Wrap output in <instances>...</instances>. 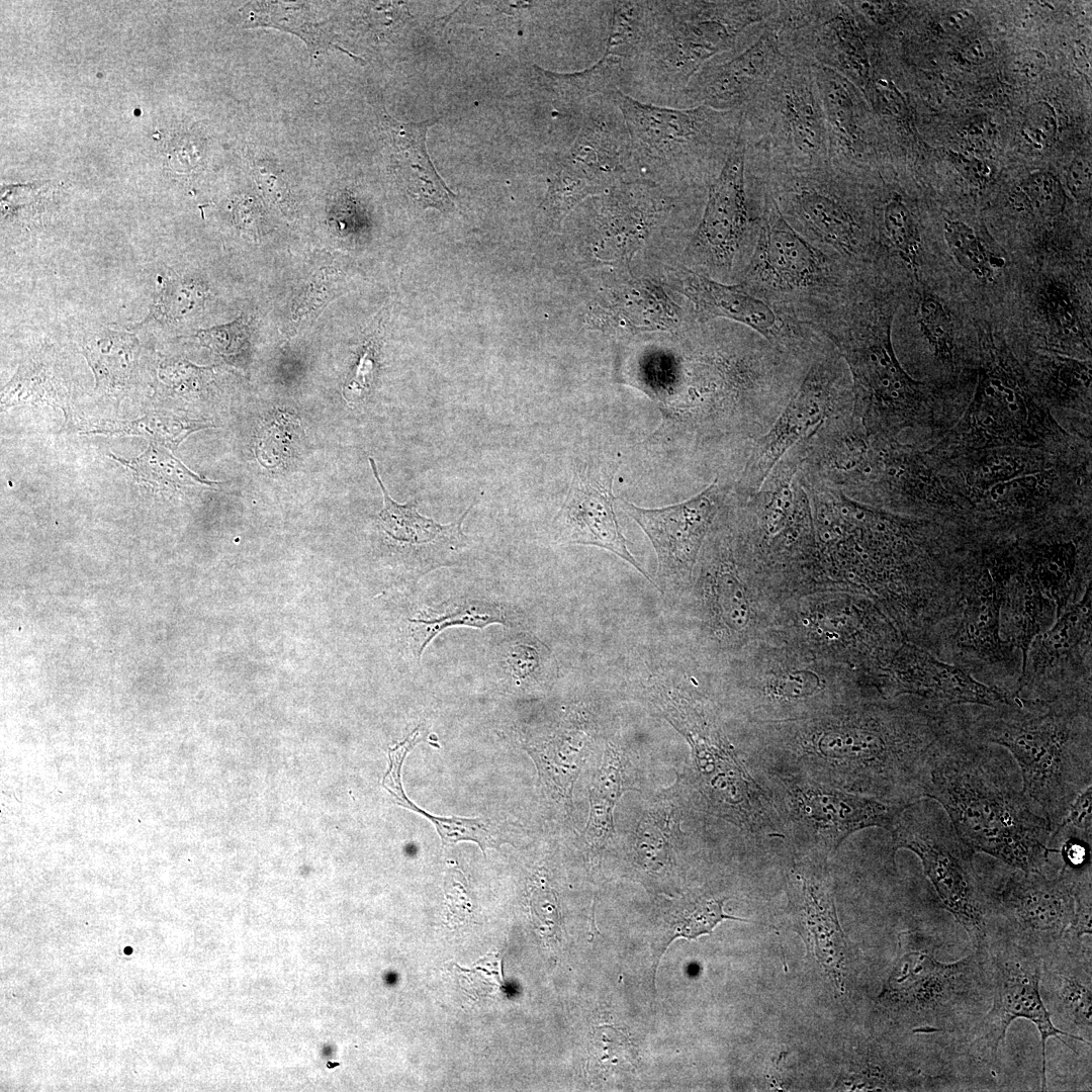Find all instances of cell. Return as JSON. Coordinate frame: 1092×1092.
Instances as JSON below:
<instances>
[{
    "mask_svg": "<svg viewBox=\"0 0 1092 1092\" xmlns=\"http://www.w3.org/2000/svg\"><path fill=\"white\" fill-rule=\"evenodd\" d=\"M852 405V388L838 357L825 356L810 364L772 426L756 441L744 466L740 495L747 497L758 490L788 450Z\"/></svg>",
    "mask_w": 1092,
    "mask_h": 1092,
    "instance_id": "13",
    "label": "cell"
},
{
    "mask_svg": "<svg viewBox=\"0 0 1092 1092\" xmlns=\"http://www.w3.org/2000/svg\"><path fill=\"white\" fill-rule=\"evenodd\" d=\"M621 768L619 755L610 749L608 753L606 752L603 763L593 780L587 824L588 838L592 843H603L613 829V810L623 792Z\"/></svg>",
    "mask_w": 1092,
    "mask_h": 1092,
    "instance_id": "38",
    "label": "cell"
},
{
    "mask_svg": "<svg viewBox=\"0 0 1092 1092\" xmlns=\"http://www.w3.org/2000/svg\"><path fill=\"white\" fill-rule=\"evenodd\" d=\"M504 608L484 600L462 599L443 604L438 610L427 609L408 619L407 637L413 655L421 660L427 645L444 629L468 626L482 629L488 625L506 624Z\"/></svg>",
    "mask_w": 1092,
    "mask_h": 1092,
    "instance_id": "30",
    "label": "cell"
},
{
    "mask_svg": "<svg viewBox=\"0 0 1092 1092\" xmlns=\"http://www.w3.org/2000/svg\"><path fill=\"white\" fill-rule=\"evenodd\" d=\"M989 972L992 1000L987 1012L972 1030L969 1054L982 1056L991 1064L1005 1041L1014 1020L1026 1019L1037 1028L1041 1041V1090H1046L1045 1046L1056 1037L1070 1048L1063 1035L1078 1040L1058 1028L1041 999L1039 982L1042 958L1004 938L991 939L985 954Z\"/></svg>",
    "mask_w": 1092,
    "mask_h": 1092,
    "instance_id": "10",
    "label": "cell"
},
{
    "mask_svg": "<svg viewBox=\"0 0 1092 1092\" xmlns=\"http://www.w3.org/2000/svg\"><path fill=\"white\" fill-rule=\"evenodd\" d=\"M723 491L715 479L691 498L668 507L646 509L624 502L625 511L645 532L657 556V575L667 586L686 577L703 538L717 515Z\"/></svg>",
    "mask_w": 1092,
    "mask_h": 1092,
    "instance_id": "16",
    "label": "cell"
},
{
    "mask_svg": "<svg viewBox=\"0 0 1092 1092\" xmlns=\"http://www.w3.org/2000/svg\"><path fill=\"white\" fill-rule=\"evenodd\" d=\"M761 92L770 108L771 136L787 158H829L831 142L812 69L784 60Z\"/></svg>",
    "mask_w": 1092,
    "mask_h": 1092,
    "instance_id": "15",
    "label": "cell"
},
{
    "mask_svg": "<svg viewBox=\"0 0 1092 1092\" xmlns=\"http://www.w3.org/2000/svg\"><path fill=\"white\" fill-rule=\"evenodd\" d=\"M769 2L651 1L629 82L663 96L681 93L706 62L729 50Z\"/></svg>",
    "mask_w": 1092,
    "mask_h": 1092,
    "instance_id": "5",
    "label": "cell"
},
{
    "mask_svg": "<svg viewBox=\"0 0 1092 1092\" xmlns=\"http://www.w3.org/2000/svg\"><path fill=\"white\" fill-rule=\"evenodd\" d=\"M1081 483H1082V479H1081V478H1078V479H1077V484H1078V485H1081Z\"/></svg>",
    "mask_w": 1092,
    "mask_h": 1092,
    "instance_id": "59",
    "label": "cell"
},
{
    "mask_svg": "<svg viewBox=\"0 0 1092 1092\" xmlns=\"http://www.w3.org/2000/svg\"><path fill=\"white\" fill-rule=\"evenodd\" d=\"M299 420L290 413L280 412L271 416L258 431L255 455L262 466L272 469L287 463L300 440Z\"/></svg>",
    "mask_w": 1092,
    "mask_h": 1092,
    "instance_id": "40",
    "label": "cell"
},
{
    "mask_svg": "<svg viewBox=\"0 0 1092 1092\" xmlns=\"http://www.w3.org/2000/svg\"><path fill=\"white\" fill-rule=\"evenodd\" d=\"M1007 406L1011 412H1016L1018 410V405L1016 402L1007 403Z\"/></svg>",
    "mask_w": 1092,
    "mask_h": 1092,
    "instance_id": "56",
    "label": "cell"
},
{
    "mask_svg": "<svg viewBox=\"0 0 1092 1092\" xmlns=\"http://www.w3.org/2000/svg\"><path fill=\"white\" fill-rule=\"evenodd\" d=\"M369 462L383 495L379 526L400 555L408 578L419 580L430 571L455 564L467 546L462 524L471 507L449 524L424 517L418 513L417 503H395L387 493L374 460L369 458Z\"/></svg>",
    "mask_w": 1092,
    "mask_h": 1092,
    "instance_id": "18",
    "label": "cell"
},
{
    "mask_svg": "<svg viewBox=\"0 0 1092 1092\" xmlns=\"http://www.w3.org/2000/svg\"><path fill=\"white\" fill-rule=\"evenodd\" d=\"M944 238L958 263L979 279L993 282L994 270L1005 265V259L991 251L977 232L963 221L945 220Z\"/></svg>",
    "mask_w": 1092,
    "mask_h": 1092,
    "instance_id": "39",
    "label": "cell"
},
{
    "mask_svg": "<svg viewBox=\"0 0 1092 1092\" xmlns=\"http://www.w3.org/2000/svg\"><path fill=\"white\" fill-rule=\"evenodd\" d=\"M890 977L879 996L892 1013L911 1023V1033L962 1035L972 1030L991 1005L985 956L973 951L951 963L936 960L934 943L906 932Z\"/></svg>",
    "mask_w": 1092,
    "mask_h": 1092,
    "instance_id": "4",
    "label": "cell"
},
{
    "mask_svg": "<svg viewBox=\"0 0 1092 1092\" xmlns=\"http://www.w3.org/2000/svg\"><path fill=\"white\" fill-rule=\"evenodd\" d=\"M982 471H983L984 473H990V472H991V469H990V468H989L988 466H983V468H982Z\"/></svg>",
    "mask_w": 1092,
    "mask_h": 1092,
    "instance_id": "57",
    "label": "cell"
},
{
    "mask_svg": "<svg viewBox=\"0 0 1092 1092\" xmlns=\"http://www.w3.org/2000/svg\"><path fill=\"white\" fill-rule=\"evenodd\" d=\"M1002 585L986 571L967 596L958 629V641L979 652L998 653L1004 641L1000 636Z\"/></svg>",
    "mask_w": 1092,
    "mask_h": 1092,
    "instance_id": "32",
    "label": "cell"
},
{
    "mask_svg": "<svg viewBox=\"0 0 1092 1092\" xmlns=\"http://www.w3.org/2000/svg\"><path fill=\"white\" fill-rule=\"evenodd\" d=\"M615 462L599 467L585 464L572 478L567 495L553 523L556 540L564 544L592 545L611 551L647 578L648 572L631 554L614 512Z\"/></svg>",
    "mask_w": 1092,
    "mask_h": 1092,
    "instance_id": "17",
    "label": "cell"
},
{
    "mask_svg": "<svg viewBox=\"0 0 1092 1092\" xmlns=\"http://www.w3.org/2000/svg\"><path fill=\"white\" fill-rule=\"evenodd\" d=\"M795 205L803 219L828 243L847 253L854 251L858 226L837 198L815 188H803L795 195Z\"/></svg>",
    "mask_w": 1092,
    "mask_h": 1092,
    "instance_id": "35",
    "label": "cell"
},
{
    "mask_svg": "<svg viewBox=\"0 0 1092 1092\" xmlns=\"http://www.w3.org/2000/svg\"><path fill=\"white\" fill-rule=\"evenodd\" d=\"M613 90L590 100L579 118L573 144L550 163L549 187L542 208L553 223H560L585 197L640 177Z\"/></svg>",
    "mask_w": 1092,
    "mask_h": 1092,
    "instance_id": "8",
    "label": "cell"
},
{
    "mask_svg": "<svg viewBox=\"0 0 1092 1092\" xmlns=\"http://www.w3.org/2000/svg\"><path fill=\"white\" fill-rule=\"evenodd\" d=\"M1039 304V310L1057 336L1073 340L1083 339L1080 305L1066 284L1059 281L1046 283L1040 292Z\"/></svg>",
    "mask_w": 1092,
    "mask_h": 1092,
    "instance_id": "43",
    "label": "cell"
},
{
    "mask_svg": "<svg viewBox=\"0 0 1092 1092\" xmlns=\"http://www.w3.org/2000/svg\"><path fill=\"white\" fill-rule=\"evenodd\" d=\"M983 424H984L985 426H990V425H992V424H993V418H992V417H990V416L986 417V418H985V419L983 420Z\"/></svg>",
    "mask_w": 1092,
    "mask_h": 1092,
    "instance_id": "55",
    "label": "cell"
},
{
    "mask_svg": "<svg viewBox=\"0 0 1092 1092\" xmlns=\"http://www.w3.org/2000/svg\"><path fill=\"white\" fill-rule=\"evenodd\" d=\"M1092 592L1089 583L1082 600L1066 609L1057 622L1031 642L1021 669L1016 693L1033 696L1025 700L1081 701L1070 690L1068 672L1076 670L1090 654Z\"/></svg>",
    "mask_w": 1092,
    "mask_h": 1092,
    "instance_id": "14",
    "label": "cell"
},
{
    "mask_svg": "<svg viewBox=\"0 0 1092 1092\" xmlns=\"http://www.w3.org/2000/svg\"><path fill=\"white\" fill-rule=\"evenodd\" d=\"M1015 196L1020 198L1014 200L1015 204L1044 216L1062 212L1066 202L1059 178L1048 171H1036L1028 175L1019 186V194Z\"/></svg>",
    "mask_w": 1092,
    "mask_h": 1092,
    "instance_id": "45",
    "label": "cell"
},
{
    "mask_svg": "<svg viewBox=\"0 0 1092 1092\" xmlns=\"http://www.w3.org/2000/svg\"><path fill=\"white\" fill-rule=\"evenodd\" d=\"M1089 869L1063 864L1052 879L1014 870L1003 886L988 893L991 939L1004 938L1042 959L1050 954L1073 921L1077 885Z\"/></svg>",
    "mask_w": 1092,
    "mask_h": 1092,
    "instance_id": "11",
    "label": "cell"
},
{
    "mask_svg": "<svg viewBox=\"0 0 1092 1092\" xmlns=\"http://www.w3.org/2000/svg\"><path fill=\"white\" fill-rule=\"evenodd\" d=\"M974 22V17L966 10H956L949 12L944 20V26L952 32H962L967 30Z\"/></svg>",
    "mask_w": 1092,
    "mask_h": 1092,
    "instance_id": "53",
    "label": "cell"
},
{
    "mask_svg": "<svg viewBox=\"0 0 1092 1092\" xmlns=\"http://www.w3.org/2000/svg\"><path fill=\"white\" fill-rule=\"evenodd\" d=\"M1045 58L1040 52L1027 51L1013 60L1011 70L1016 76L1032 80L1041 74L1045 68Z\"/></svg>",
    "mask_w": 1092,
    "mask_h": 1092,
    "instance_id": "52",
    "label": "cell"
},
{
    "mask_svg": "<svg viewBox=\"0 0 1092 1092\" xmlns=\"http://www.w3.org/2000/svg\"><path fill=\"white\" fill-rule=\"evenodd\" d=\"M791 904L804 928L806 943L818 961L840 982L844 935L839 927L833 894L826 879L795 869Z\"/></svg>",
    "mask_w": 1092,
    "mask_h": 1092,
    "instance_id": "24",
    "label": "cell"
},
{
    "mask_svg": "<svg viewBox=\"0 0 1092 1092\" xmlns=\"http://www.w3.org/2000/svg\"><path fill=\"white\" fill-rule=\"evenodd\" d=\"M639 175L651 182L705 165L723 167L741 133V110L668 108L614 89Z\"/></svg>",
    "mask_w": 1092,
    "mask_h": 1092,
    "instance_id": "6",
    "label": "cell"
},
{
    "mask_svg": "<svg viewBox=\"0 0 1092 1092\" xmlns=\"http://www.w3.org/2000/svg\"><path fill=\"white\" fill-rule=\"evenodd\" d=\"M906 690L943 706L976 704L997 708L1011 698L975 679L966 669L942 662L925 652L914 653Z\"/></svg>",
    "mask_w": 1092,
    "mask_h": 1092,
    "instance_id": "26",
    "label": "cell"
},
{
    "mask_svg": "<svg viewBox=\"0 0 1092 1092\" xmlns=\"http://www.w3.org/2000/svg\"><path fill=\"white\" fill-rule=\"evenodd\" d=\"M812 72L827 123L831 149L840 150L844 156L857 154L862 145V135L857 118L854 84L820 64H814Z\"/></svg>",
    "mask_w": 1092,
    "mask_h": 1092,
    "instance_id": "29",
    "label": "cell"
},
{
    "mask_svg": "<svg viewBox=\"0 0 1092 1092\" xmlns=\"http://www.w3.org/2000/svg\"><path fill=\"white\" fill-rule=\"evenodd\" d=\"M967 57L971 60H982L985 56L986 50L983 42H971L966 49Z\"/></svg>",
    "mask_w": 1092,
    "mask_h": 1092,
    "instance_id": "54",
    "label": "cell"
},
{
    "mask_svg": "<svg viewBox=\"0 0 1092 1092\" xmlns=\"http://www.w3.org/2000/svg\"><path fill=\"white\" fill-rule=\"evenodd\" d=\"M212 427L207 423L155 412L132 421L101 420L84 427L85 434L136 435L176 449L191 433Z\"/></svg>",
    "mask_w": 1092,
    "mask_h": 1092,
    "instance_id": "36",
    "label": "cell"
},
{
    "mask_svg": "<svg viewBox=\"0 0 1092 1092\" xmlns=\"http://www.w3.org/2000/svg\"><path fill=\"white\" fill-rule=\"evenodd\" d=\"M109 456L126 467L138 482L158 491L184 493L217 484L195 474L170 452L153 442L134 458L123 459L112 454Z\"/></svg>",
    "mask_w": 1092,
    "mask_h": 1092,
    "instance_id": "34",
    "label": "cell"
},
{
    "mask_svg": "<svg viewBox=\"0 0 1092 1092\" xmlns=\"http://www.w3.org/2000/svg\"><path fill=\"white\" fill-rule=\"evenodd\" d=\"M892 313L835 336L852 377V414L866 430L889 431L912 414L916 383L899 365L891 342Z\"/></svg>",
    "mask_w": 1092,
    "mask_h": 1092,
    "instance_id": "12",
    "label": "cell"
},
{
    "mask_svg": "<svg viewBox=\"0 0 1092 1092\" xmlns=\"http://www.w3.org/2000/svg\"><path fill=\"white\" fill-rule=\"evenodd\" d=\"M1056 608L1030 576H1017L1001 589L1000 636L1021 650L1022 666L1032 640L1048 625Z\"/></svg>",
    "mask_w": 1092,
    "mask_h": 1092,
    "instance_id": "28",
    "label": "cell"
},
{
    "mask_svg": "<svg viewBox=\"0 0 1092 1092\" xmlns=\"http://www.w3.org/2000/svg\"><path fill=\"white\" fill-rule=\"evenodd\" d=\"M992 497H993V499H995V500H996V499L998 498V494H997V493H993V494H992Z\"/></svg>",
    "mask_w": 1092,
    "mask_h": 1092,
    "instance_id": "58",
    "label": "cell"
},
{
    "mask_svg": "<svg viewBox=\"0 0 1092 1092\" xmlns=\"http://www.w3.org/2000/svg\"><path fill=\"white\" fill-rule=\"evenodd\" d=\"M726 898H700L685 905L671 915L668 921L667 938L664 947L676 937L695 939L702 934L712 933L714 927L725 919L742 920L723 911Z\"/></svg>",
    "mask_w": 1092,
    "mask_h": 1092,
    "instance_id": "42",
    "label": "cell"
},
{
    "mask_svg": "<svg viewBox=\"0 0 1092 1092\" xmlns=\"http://www.w3.org/2000/svg\"><path fill=\"white\" fill-rule=\"evenodd\" d=\"M771 775V802L797 845L832 852L868 827L891 832L909 803L884 801L795 776Z\"/></svg>",
    "mask_w": 1092,
    "mask_h": 1092,
    "instance_id": "9",
    "label": "cell"
},
{
    "mask_svg": "<svg viewBox=\"0 0 1092 1092\" xmlns=\"http://www.w3.org/2000/svg\"><path fill=\"white\" fill-rule=\"evenodd\" d=\"M923 798L942 807L974 852L1025 873L1049 864L1054 829L1023 792L1017 764L971 731L948 724L933 749Z\"/></svg>",
    "mask_w": 1092,
    "mask_h": 1092,
    "instance_id": "1",
    "label": "cell"
},
{
    "mask_svg": "<svg viewBox=\"0 0 1092 1092\" xmlns=\"http://www.w3.org/2000/svg\"><path fill=\"white\" fill-rule=\"evenodd\" d=\"M971 733L1013 755L1022 790L1055 829L1092 783L1090 704L1015 698Z\"/></svg>",
    "mask_w": 1092,
    "mask_h": 1092,
    "instance_id": "3",
    "label": "cell"
},
{
    "mask_svg": "<svg viewBox=\"0 0 1092 1092\" xmlns=\"http://www.w3.org/2000/svg\"><path fill=\"white\" fill-rule=\"evenodd\" d=\"M949 160L958 172L973 184L982 187L991 180L992 173L989 165L979 159L950 153Z\"/></svg>",
    "mask_w": 1092,
    "mask_h": 1092,
    "instance_id": "51",
    "label": "cell"
},
{
    "mask_svg": "<svg viewBox=\"0 0 1092 1092\" xmlns=\"http://www.w3.org/2000/svg\"><path fill=\"white\" fill-rule=\"evenodd\" d=\"M589 318L597 328L623 333L664 331L678 323L676 307L662 289L638 279L607 289L592 305Z\"/></svg>",
    "mask_w": 1092,
    "mask_h": 1092,
    "instance_id": "23",
    "label": "cell"
},
{
    "mask_svg": "<svg viewBox=\"0 0 1092 1092\" xmlns=\"http://www.w3.org/2000/svg\"><path fill=\"white\" fill-rule=\"evenodd\" d=\"M1039 992L1054 1024L1090 1045L1091 941L1080 944L1062 942L1044 957Z\"/></svg>",
    "mask_w": 1092,
    "mask_h": 1092,
    "instance_id": "20",
    "label": "cell"
},
{
    "mask_svg": "<svg viewBox=\"0 0 1092 1092\" xmlns=\"http://www.w3.org/2000/svg\"><path fill=\"white\" fill-rule=\"evenodd\" d=\"M835 13L827 17L816 31V50L820 65L828 67L852 84L863 85L870 73V65L864 46L855 25L843 11L836 6Z\"/></svg>",
    "mask_w": 1092,
    "mask_h": 1092,
    "instance_id": "31",
    "label": "cell"
},
{
    "mask_svg": "<svg viewBox=\"0 0 1092 1092\" xmlns=\"http://www.w3.org/2000/svg\"><path fill=\"white\" fill-rule=\"evenodd\" d=\"M746 144L740 136L709 190L692 246L712 261L730 264L747 223L744 171Z\"/></svg>",
    "mask_w": 1092,
    "mask_h": 1092,
    "instance_id": "21",
    "label": "cell"
},
{
    "mask_svg": "<svg viewBox=\"0 0 1092 1092\" xmlns=\"http://www.w3.org/2000/svg\"><path fill=\"white\" fill-rule=\"evenodd\" d=\"M946 719L936 712L910 718L869 716L861 723L802 738L771 774L795 776L884 801L923 798L933 749Z\"/></svg>",
    "mask_w": 1092,
    "mask_h": 1092,
    "instance_id": "2",
    "label": "cell"
},
{
    "mask_svg": "<svg viewBox=\"0 0 1092 1092\" xmlns=\"http://www.w3.org/2000/svg\"><path fill=\"white\" fill-rule=\"evenodd\" d=\"M67 390L44 357L24 362L2 390L3 406L50 404L67 410Z\"/></svg>",
    "mask_w": 1092,
    "mask_h": 1092,
    "instance_id": "37",
    "label": "cell"
},
{
    "mask_svg": "<svg viewBox=\"0 0 1092 1092\" xmlns=\"http://www.w3.org/2000/svg\"><path fill=\"white\" fill-rule=\"evenodd\" d=\"M538 646L526 635L505 638L492 650L495 673L515 685L531 679L539 672L541 656Z\"/></svg>",
    "mask_w": 1092,
    "mask_h": 1092,
    "instance_id": "41",
    "label": "cell"
},
{
    "mask_svg": "<svg viewBox=\"0 0 1092 1092\" xmlns=\"http://www.w3.org/2000/svg\"><path fill=\"white\" fill-rule=\"evenodd\" d=\"M1091 174V160L1086 156H1079L1070 164L1066 181L1070 192L1076 199H1090Z\"/></svg>",
    "mask_w": 1092,
    "mask_h": 1092,
    "instance_id": "49",
    "label": "cell"
},
{
    "mask_svg": "<svg viewBox=\"0 0 1092 1092\" xmlns=\"http://www.w3.org/2000/svg\"><path fill=\"white\" fill-rule=\"evenodd\" d=\"M820 690L818 677L813 673H790L779 679L774 694L786 700H802L812 697Z\"/></svg>",
    "mask_w": 1092,
    "mask_h": 1092,
    "instance_id": "48",
    "label": "cell"
},
{
    "mask_svg": "<svg viewBox=\"0 0 1092 1092\" xmlns=\"http://www.w3.org/2000/svg\"><path fill=\"white\" fill-rule=\"evenodd\" d=\"M139 343L134 336L104 330L84 341L83 353L92 368L96 387L114 391L125 386L138 359Z\"/></svg>",
    "mask_w": 1092,
    "mask_h": 1092,
    "instance_id": "33",
    "label": "cell"
},
{
    "mask_svg": "<svg viewBox=\"0 0 1092 1092\" xmlns=\"http://www.w3.org/2000/svg\"><path fill=\"white\" fill-rule=\"evenodd\" d=\"M921 331L941 357H950L953 348V325L950 313L935 295L925 293L919 304Z\"/></svg>",
    "mask_w": 1092,
    "mask_h": 1092,
    "instance_id": "46",
    "label": "cell"
},
{
    "mask_svg": "<svg viewBox=\"0 0 1092 1092\" xmlns=\"http://www.w3.org/2000/svg\"><path fill=\"white\" fill-rule=\"evenodd\" d=\"M436 120L399 122L386 113L381 122L393 148L398 175L410 196L422 207L450 211L454 193L434 168L426 149V132Z\"/></svg>",
    "mask_w": 1092,
    "mask_h": 1092,
    "instance_id": "25",
    "label": "cell"
},
{
    "mask_svg": "<svg viewBox=\"0 0 1092 1092\" xmlns=\"http://www.w3.org/2000/svg\"><path fill=\"white\" fill-rule=\"evenodd\" d=\"M678 291L707 317H727L769 337L777 325L776 314L762 300L738 286L724 285L689 270L674 273Z\"/></svg>",
    "mask_w": 1092,
    "mask_h": 1092,
    "instance_id": "27",
    "label": "cell"
},
{
    "mask_svg": "<svg viewBox=\"0 0 1092 1092\" xmlns=\"http://www.w3.org/2000/svg\"><path fill=\"white\" fill-rule=\"evenodd\" d=\"M373 373L372 351L367 348L362 354L354 376L344 386V397L349 402H356L363 398L369 390Z\"/></svg>",
    "mask_w": 1092,
    "mask_h": 1092,
    "instance_id": "50",
    "label": "cell"
},
{
    "mask_svg": "<svg viewBox=\"0 0 1092 1092\" xmlns=\"http://www.w3.org/2000/svg\"><path fill=\"white\" fill-rule=\"evenodd\" d=\"M884 228L901 259L909 268L916 270L921 240L913 214L898 195L885 206Z\"/></svg>",
    "mask_w": 1092,
    "mask_h": 1092,
    "instance_id": "44",
    "label": "cell"
},
{
    "mask_svg": "<svg viewBox=\"0 0 1092 1092\" xmlns=\"http://www.w3.org/2000/svg\"><path fill=\"white\" fill-rule=\"evenodd\" d=\"M824 268L823 258L785 220L768 209L753 257V271L770 285L791 289L812 285Z\"/></svg>",
    "mask_w": 1092,
    "mask_h": 1092,
    "instance_id": "22",
    "label": "cell"
},
{
    "mask_svg": "<svg viewBox=\"0 0 1092 1092\" xmlns=\"http://www.w3.org/2000/svg\"><path fill=\"white\" fill-rule=\"evenodd\" d=\"M780 38L766 30L742 53L705 65L681 92L690 107L740 110L765 86L784 61Z\"/></svg>",
    "mask_w": 1092,
    "mask_h": 1092,
    "instance_id": "19",
    "label": "cell"
},
{
    "mask_svg": "<svg viewBox=\"0 0 1092 1092\" xmlns=\"http://www.w3.org/2000/svg\"><path fill=\"white\" fill-rule=\"evenodd\" d=\"M893 850L906 848L921 860L943 907L964 927L976 953L986 954L990 940L988 893L974 864V850L930 798L909 803L890 832Z\"/></svg>",
    "mask_w": 1092,
    "mask_h": 1092,
    "instance_id": "7",
    "label": "cell"
},
{
    "mask_svg": "<svg viewBox=\"0 0 1092 1092\" xmlns=\"http://www.w3.org/2000/svg\"><path fill=\"white\" fill-rule=\"evenodd\" d=\"M1056 133V113L1049 103L1035 102L1025 110L1020 134L1028 146L1038 151L1048 149L1055 141Z\"/></svg>",
    "mask_w": 1092,
    "mask_h": 1092,
    "instance_id": "47",
    "label": "cell"
}]
</instances>
